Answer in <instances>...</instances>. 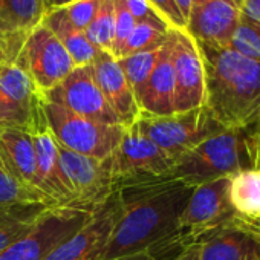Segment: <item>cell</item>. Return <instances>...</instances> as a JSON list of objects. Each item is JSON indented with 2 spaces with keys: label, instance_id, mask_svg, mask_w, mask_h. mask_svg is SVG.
<instances>
[{
  "label": "cell",
  "instance_id": "34",
  "mask_svg": "<svg viewBox=\"0 0 260 260\" xmlns=\"http://www.w3.org/2000/svg\"><path fill=\"white\" fill-rule=\"evenodd\" d=\"M242 13L248 17L260 22V0H243Z\"/></svg>",
  "mask_w": 260,
  "mask_h": 260
},
{
  "label": "cell",
  "instance_id": "38",
  "mask_svg": "<svg viewBox=\"0 0 260 260\" xmlns=\"http://www.w3.org/2000/svg\"><path fill=\"white\" fill-rule=\"evenodd\" d=\"M190 2H191V0H176V4H178V7H179V10H181L182 16H184L185 22H187L188 11H190Z\"/></svg>",
  "mask_w": 260,
  "mask_h": 260
},
{
  "label": "cell",
  "instance_id": "14",
  "mask_svg": "<svg viewBox=\"0 0 260 260\" xmlns=\"http://www.w3.org/2000/svg\"><path fill=\"white\" fill-rule=\"evenodd\" d=\"M243 0H191L185 31L198 42L228 46Z\"/></svg>",
  "mask_w": 260,
  "mask_h": 260
},
{
  "label": "cell",
  "instance_id": "27",
  "mask_svg": "<svg viewBox=\"0 0 260 260\" xmlns=\"http://www.w3.org/2000/svg\"><path fill=\"white\" fill-rule=\"evenodd\" d=\"M32 204L43 205L32 193L23 188L2 166H0V210L20 207V205H32Z\"/></svg>",
  "mask_w": 260,
  "mask_h": 260
},
{
  "label": "cell",
  "instance_id": "20",
  "mask_svg": "<svg viewBox=\"0 0 260 260\" xmlns=\"http://www.w3.org/2000/svg\"><path fill=\"white\" fill-rule=\"evenodd\" d=\"M42 23L48 29H51L54 32V36L60 40V43L64 46L69 57L72 58L75 68L89 66L95 60L98 49L89 42L84 31L75 28L68 20V17L61 8L48 11L43 16Z\"/></svg>",
  "mask_w": 260,
  "mask_h": 260
},
{
  "label": "cell",
  "instance_id": "36",
  "mask_svg": "<svg viewBox=\"0 0 260 260\" xmlns=\"http://www.w3.org/2000/svg\"><path fill=\"white\" fill-rule=\"evenodd\" d=\"M72 2H75V0H49V8L48 11L51 10H58V8H64L68 5H71ZM46 11V13H48Z\"/></svg>",
  "mask_w": 260,
  "mask_h": 260
},
{
  "label": "cell",
  "instance_id": "28",
  "mask_svg": "<svg viewBox=\"0 0 260 260\" xmlns=\"http://www.w3.org/2000/svg\"><path fill=\"white\" fill-rule=\"evenodd\" d=\"M135 19L128 13L122 0H115V36L112 43V55L118 60L122 51L124 43L127 42L130 32L135 26Z\"/></svg>",
  "mask_w": 260,
  "mask_h": 260
},
{
  "label": "cell",
  "instance_id": "10",
  "mask_svg": "<svg viewBox=\"0 0 260 260\" xmlns=\"http://www.w3.org/2000/svg\"><path fill=\"white\" fill-rule=\"evenodd\" d=\"M40 92L19 63L0 66V128L31 134L40 116Z\"/></svg>",
  "mask_w": 260,
  "mask_h": 260
},
{
  "label": "cell",
  "instance_id": "7",
  "mask_svg": "<svg viewBox=\"0 0 260 260\" xmlns=\"http://www.w3.org/2000/svg\"><path fill=\"white\" fill-rule=\"evenodd\" d=\"M92 216L93 213L69 207L46 208L25 236L0 254V260H46L52 249L87 223Z\"/></svg>",
  "mask_w": 260,
  "mask_h": 260
},
{
  "label": "cell",
  "instance_id": "40",
  "mask_svg": "<svg viewBox=\"0 0 260 260\" xmlns=\"http://www.w3.org/2000/svg\"><path fill=\"white\" fill-rule=\"evenodd\" d=\"M43 2V7H45V14H46V11H48V8H49V0H42Z\"/></svg>",
  "mask_w": 260,
  "mask_h": 260
},
{
  "label": "cell",
  "instance_id": "3",
  "mask_svg": "<svg viewBox=\"0 0 260 260\" xmlns=\"http://www.w3.org/2000/svg\"><path fill=\"white\" fill-rule=\"evenodd\" d=\"M255 167H260V144L252 125L225 128L176 159L169 178L198 187Z\"/></svg>",
  "mask_w": 260,
  "mask_h": 260
},
{
  "label": "cell",
  "instance_id": "37",
  "mask_svg": "<svg viewBox=\"0 0 260 260\" xmlns=\"http://www.w3.org/2000/svg\"><path fill=\"white\" fill-rule=\"evenodd\" d=\"M118 260H155V258L149 254V251H144V252H138V254L128 255L124 258H118Z\"/></svg>",
  "mask_w": 260,
  "mask_h": 260
},
{
  "label": "cell",
  "instance_id": "30",
  "mask_svg": "<svg viewBox=\"0 0 260 260\" xmlns=\"http://www.w3.org/2000/svg\"><path fill=\"white\" fill-rule=\"evenodd\" d=\"M122 4L128 10V13L132 14L135 22H144L155 25L161 29L170 31V25L159 16V13L147 2V0H122Z\"/></svg>",
  "mask_w": 260,
  "mask_h": 260
},
{
  "label": "cell",
  "instance_id": "5",
  "mask_svg": "<svg viewBox=\"0 0 260 260\" xmlns=\"http://www.w3.org/2000/svg\"><path fill=\"white\" fill-rule=\"evenodd\" d=\"M137 125L173 162L207 138L225 130L205 106L169 116L140 113Z\"/></svg>",
  "mask_w": 260,
  "mask_h": 260
},
{
  "label": "cell",
  "instance_id": "1",
  "mask_svg": "<svg viewBox=\"0 0 260 260\" xmlns=\"http://www.w3.org/2000/svg\"><path fill=\"white\" fill-rule=\"evenodd\" d=\"M193 188L173 179L118 188L119 217L100 260H118L150 251L169 239L178 230Z\"/></svg>",
  "mask_w": 260,
  "mask_h": 260
},
{
  "label": "cell",
  "instance_id": "11",
  "mask_svg": "<svg viewBox=\"0 0 260 260\" xmlns=\"http://www.w3.org/2000/svg\"><path fill=\"white\" fill-rule=\"evenodd\" d=\"M175 110L188 112L205 104V74L199 46L185 29H172Z\"/></svg>",
  "mask_w": 260,
  "mask_h": 260
},
{
  "label": "cell",
  "instance_id": "18",
  "mask_svg": "<svg viewBox=\"0 0 260 260\" xmlns=\"http://www.w3.org/2000/svg\"><path fill=\"white\" fill-rule=\"evenodd\" d=\"M141 113L153 116H169L175 110V75L172 63V39L169 34L167 42L161 49L159 60L144 87L138 101Z\"/></svg>",
  "mask_w": 260,
  "mask_h": 260
},
{
  "label": "cell",
  "instance_id": "9",
  "mask_svg": "<svg viewBox=\"0 0 260 260\" xmlns=\"http://www.w3.org/2000/svg\"><path fill=\"white\" fill-rule=\"evenodd\" d=\"M57 146L60 162L74 193L71 208L95 213L116 191L110 156L96 159L74 153L58 143Z\"/></svg>",
  "mask_w": 260,
  "mask_h": 260
},
{
  "label": "cell",
  "instance_id": "2",
  "mask_svg": "<svg viewBox=\"0 0 260 260\" xmlns=\"http://www.w3.org/2000/svg\"><path fill=\"white\" fill-rule=\"evenodd\" d=\"M198 46L205 74L204 106L223 128L254 125L260 116V63L230 46Z\"/></svg>",
  "mask_w": 260,
  "mask_h": 260
},
{
  "label": "cell",
  "instance_id": "21",
  "mask_svg": "<svg viewBox=\"0 0 260 260\" xmlns=\"http://www.w3.org/2000/svg\"><path fill=\"white\" fill-rule=\"evenodd\" d=\"M230 201L237 216H260V167L240 170L231 176Z\"/></svg>",
  "mask_w": 260,
  "mask_h": 260
},
{
  "label": "cell",
  "instance_id": "29",
  "mask_svg": "<svg viewBox=\"0 0 260 260\" xmlns=\"http://www.w3.org/2000/svg\"><path fill=\"white\" fill-rule=\"evenodd\" d=\"M100 5V0H75L71 5L61 8L68 17V20L78 29L86 31L92 23L96 10Z\"/></svg>",
  "mask_w": 260,
  "mask_h": 260
},
{
  "label": "cell",
  "instance_id": "15",
  "mask_svg": "<svg viewBox=\"0 0 260 260\" xmlns=\"http://www.w3.org/2000/svg\"><path fill=\"white\" fill-rule=\"evenodd\" d=\"M42 101V100H40ZM34 152H36V169L42 188L54 207H69L74 199L72 187L63 170L58 155L57 141L46 122L43 109L31 132Z\"/></svg>",
  "mask_w": 260,
  "mask_h": 260
},
{
  "label": "cell",
  "instance_id": "4",
  "mask_svg": "<svg viewBox=\"0 0 260 260\" xmlns=\"http://www.w3.org/2000/svg\"><path fill=\"white\" fill-rule=\"evenodd\" d=\"M40 100L46 122L61 147L96 159L109 158L118 147L124 134L121 124H104L84 118L46 100L42 93Z\"/></svg>",
  "mask_w": 260,
  "mask_h": 260
},
{
  "label": "cell",
  "instance_id": "6",
  "mask_svg": "<svg viewBox=\"0 0 260 260\" xmlns=\"http://www.w3.org/2000/svg\"><path fill=\"white\" fill-rule=\"evenodd\" d=\"M115 188L170 179L173 159L141 134L137 122L124 128L122 138L110 155Z\"/></svg>",
  "mask_w": 260,
  "mask_h": 260
},
{
  "label": "cell",
  "instance_id": "41",
  "mask_svg": "<svg viewBox=\"0 0 260 260\" xmlns=\"http://www.w3.org/2000/svg\"><path fill=\"white\" fill-rule=\"evenodd\" d=\"M257 240H258V245H260V237H257Z\"/></svg>",
  "mask_w": 260,
  "mask_h": 260
},
{
  "label": "cell",
  "instance_id": "33",
  "mask_svg": "<svg viewBox=\"0 0 260 260\" xmlns=\"http://www.w3.org/2000/svg\"><path fill=\"white\" fill-rule=\"evenodd\" d=\"M223 228H233L251 234L254 237H260V216L258 217H242L234 214Z\"/></svg>",
  "mask_w": 260,
  "mask_h": 260
},
{
  "label": "cell",
  "instance_id": "39",
  "mask_svg": "<svg viewBox=\"0 0 260 260\" xmlns=\"http://www.w3.org/2000/svg\"><path fill=\"white\" fill-rule=\"evenodd\" d=\"M252 130H254V135H255V138H257V141H258V144H260V116H258L257 121L254 122Z\"/></svg>",
  "mask_w": 260,
  "mask_h": 260
},
{
  "label": "cell",
  "instance_id": "26",
  "mask_svg": "<svg viewBox=\"0 0 260 260\" xmlns=\"http://www.w3.org/2000/svg\"><path fill=\"white\" fill-rule=\"evenodd\" d=\"M170 31L161 29V28H158L155 25L144 23V22L135 23L132 32H130L127 42L122 46V51H121V55H119L118 60H121L124 57H128V55L138 54V52H143V51L161 48L167 42Z\"/></svg>",
  "mask_w": 260,
  "mask_h": 260
},
{
  "label": "cell",
  "instance_id": "13",
  "mask_svg": "<svg viewBox=\"0 0 260 260\" xmlns=\"http://www.w3.org/2000/svg\"><path fill=\"white\" fill-rule=\"evenodd\" d=\"M42 95L84 118L104 124H119L95 83L90 64L74 68L57 87Z\"/></svg>",
  "mask_w": 260,
  "mask_h": 260
},
{
  "label": "cell",
  "instance_id": "24",
  "mask_svg": "<svg viewBox=\"0 0 260 260\" xmlns=\"http://www.w3.org/2000/svg\"><path fill=\"white\" fill-rule=\"evenodd\" d=\"M84 32L98 51L112 52L115 36V0H100L96 14Z\"/></svg>",
  "mask_w": 260,
  "mask_h": 260
},
{
  "label": "cell",
  "instance_id": "19",
  "mask_svg": "<svg viewBox=\"0 0 260 260\" xmlns=\"http://www.w3.org/2000/svg\"><path fill=\"white\" fill-rule=\"evenodd\" d=\"M199 260H260L257 237L222 228L199 243Z\"/></svg>",
  "mask_w": 260,
  "mask_h": 260
},
{
  "label": "cell",
  "instance_id": "17",
  "mask_svg": "<svg viewBox=\"0 0 260 260\" xmlns=\"http://www.w3.org/2000/svg\"><path fill=\"white\" fill-rule=\"evenodd\" d=\"M0 166L43 205L49 208L54 207L45 194L37 176L31 134L16 128H0Z\"/></svg>",
  "mask_w": 260,
  "mask_h": 260
},
{
  "label": "cell",
  "instance_id": "32",
  "mask_svg": "<svg viewBox=\"0 0 260 260\" xmlns=\"http://www.w3.org/2000/svg\"><path fill=\"white\" fill-rule=\"evenodd\" d=\"M23 42L25 37H8L0 32V66L17 60Z\"/></svg>",
  "mask_w": 260,
  "mask_h": 260
},
{
  "label": "cell",
  "instance_id": "25",
  "mask_svg": "<svg viewBox=\"0 0 260 260\" xmlns=\"http://www.w3.org/2000/svg\"><path fill=\"white\" fill-rule=\"evenodd\" d=\"M228 46L243 57L260 63V22L242 13Z\"/></svg>",
  "mask_w": 260,
  "mask_h": 260
},
{
  "label": "cell",
  "instance_id": "22",
  "mask_svg": "<svg viewBox=\"0 0 260 260\" xmlns=\"http://www.w3.org/2000/svg\"><path fill=\"white\" fill-rule=\"evenodd\" d=\"M48 207L40 204L0 210V254L25 236Z\"/></svg>",
  "mask_w": 260,
  "mask_h": 260
},
{
  "label": "cell",
  "instance_id": "23",
  "mask_svg": "<svg viewBox=\"0 0 260 260\" xmlns=\"http://www.w3.org/2000/svg\"><path fill=\"white\" fill-rule=\"evenodd\" d=\"M162 46L155 48V49H149V51H143V52H138V54H134V55H128V57L118 60L121 69L124 71V74L127 77L130 87H132V90L135 93L137 101H140V98L144 92V87H146L158 60H159Z\"/></svg>",
  "mask_w": 260,
  "mask_h": 260
},
{
  "label": "cell",
  "instance_id": "31",
  "mask_svg": "<svg viewBox=\"0 0 260 260\" xmlns=\"http://www.w3.org/2000/svg\"><path fill=\"white\" fill-rule=\"evenodd\" d=\"M159 13V16L170 25L172 29H185L187 22L176 4V0H147Z\"/></svg>",
  "mask_w": 260,
  "mask_h": 260
},
{
  "label": "cell",
  "instance_id": "12",
  "mask_svg": "<svg viewBox=\"0 0 260 260\" xmlns=\"http://www.w3.org/2000/svg\"><path fill=\"white\" fill-rule=\"evenodd\" d=\"M119 211L121 204L116 190L93 213L92 219L52 249L46 260H100L119 217Z\"/></svg>",
  "mask_w": 260,
  "mask_h": 260
},
{
  "label": "cell",
  "instance_id": "8",
  "mask_svg": "<svg viewBox=\"0 0 260 260\" xmlns=\"http://www.w3.org/2000/svg\"><path fill=\"white\" fill-rule=\"evenodd\" d=\"M16 63L26 71L40 93L57 87L75 68L64 46L42 22L25 37Z\"/></svg>",
  "mask_w": 260,
  "mask_h": 260
},
{
  "label": "cell",
  "instance_id": "35",
  "mask_svg": "<svg viewBox=\"0 0 260 260\" xmlns=\"http://www.w3.org/2000/svg\"><path fill=\"white\" fill-rule=\"evenodd\" d=\"M172 260H199V245H191L175 255Z\"/></svg>",
  "mask_w": 260,
  "mask_h": 260
},
{
  "label": "cell",
  "instance_id": "16",
  "mask_svg": "<svg viewBox=\"0 0 260 260\" xmlns=\"http://www.w3.org/2000/svg\"><path fill=\"white\" fill-rule=\"evenodd\" d=\"M90 69L96 86L119 124L124 128L135 124L141 110L118 60L109 52L98 51L95 60L90 63Z\"/></svg>",
  "mask_w": 260,
  "mask_h": 260
}]
</instances>
